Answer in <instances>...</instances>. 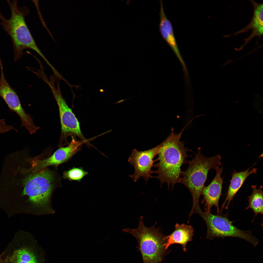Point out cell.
<instances>
[{
  "mask_svg": "<svg viewBox=\"0 0 263 263\" xmlns=\"http://www.w3.org/2000/svg\"><path fill=\"white\" fill-rule=\"evenodd\" d=\"M185 127L179 133L176 134L171 129V133L162 142V145L157 154L156 161H158L154 166L157 169L154 171L158 176L161 185L167 183L168 189L171 185L172 189L178 182L182 172L181 167L187 163V159L191 157L187 153L191 151L184 146L183 142L180 141L181 135Z\"/></svg>",
  "mask_w": 263,
  "mask_h": 263,
  "instance_id": "obj_1",
  "label": "cell"
},
{
  "mask_svg": "<svg viewBox=\"0 0 263 263\" xmlns=\"http://www.w3.org/2000/svg\"><path fill=\"white\" fill-rule=\"evenodd\" d=\"M28 173L23 181L21 193L26 198V211L37 215L53 213L50 200L54 187L53 174L45 168Z\"/></svg>",
  "mask_w": 263,
  "mask_h": 263,
  "instance_id": "obj_2",
  "label": "cell"
},
{
  "mask_svg": "<svg viewBox=\"0 0 263 263\" xmlns=\"http://www.w3.org/2000/svg\"><path fill=\"white\" fill-rule=\"evenodd\" d=\"M11 15L7 19L0 10V25L11 39L14 52V61H16L23 55V50L29 48L34 50L45 60L46 58L34 40L25 21V17L29 13L27 7H18L17 0H7Z\"/></svg>",
  "mask_w": 263,
  "mask_h": 263,
  "instance_id": "obj_3",
  "label": "cell"
},
{
  "mask_svg": "<svg viewBox=\"0 0 263 263\" xmlns=\"http://www.w3.org/2000/svg\"><path fill=\"white\" fill-rule=\"evenodd\" d=\"M195 157L188 161V166L183 171L178 183L184 184L188 189L192 198L193 206L190 213L200 207L199 199L209 170L215 169L221 165V157L219 154L207 158L202 154L201 148H198Z\"/></svg>",
  "mask_w": 263,
  "mask_h": 263,
  "instance_id": "obj_4",
  "label": "cell"
},
{
  "mask_svg": "<svg viewBox=\"0 0 263 263\" xmlns=\"http://www.w3.org/2000/svg\"><path fill=\"white\" fill-rule=\"evenodd\" d=\"M143 218L142 216L140 217L137 228L123 229V231L131 234L137 239L143 263H159L167 252L164 246L165 236L160 232L159 228H155L156 222L152 226L147 227L144 225Z\"/></svg>",
  "mask_w": 263,
  "mask_h": 263,
  "instance_id": "obj_5",
  "label": "cell"
},
{
  "mask_svg": "<svg viewBox=\"0 0 263 263\" xmlns=\"http://www.w3.org/2000/svg\"><path fill=\"white\" fill-rule=\"evenodd\" d=\"M195 213L199 215L206 223L207 239L236 237L247 241L254 247L258 243V239L252 235L251 231L242 230L236 227L232 224L233 221L229 220L227 214H223L220 211L219 213L214 215L211 212L203 211L200 207L195 210Z\"/></svg>",
  "mask_w": 263,
  "mask_h": 263,
  "instance_id": "obj_6",
  "label": "cell"
},
{
  "mask_svg": "<svg viewBox=\"0 0 263 263\" xmlns=\"http://www.w3.org/2000/svg\"><path fill=\"white\" fill-rule=\"evenodd\" d=\"M0 96L10 110L19 116L21 121V127H24L30 134H35L39 127L34 124L31 115L26 113L22 107L17 93L10 87L5 78L2 64H0Z\"/></svg>",
  "mask_w": 263,
  "mask_h": 263,
  "instance_id": "obj_7",
  "label": "cell"
},
{
  "mask_svg": "<svg viewBox=\"0 0 263 263\" xmlns=\"http://www.w3.org/2000/svg\"><path fill=\"white\" fill-rule=\"evenodd\" d=\"M24 236L8 254L9 263H45L41 248L31 235L26 234Z\"/></svg>",
  "mask_w": 263,
  "mask_h": 263,
  "instance_id": "obj_8",
  "label": "cell"
},
{
  "mask_svg": "<svg viewBox=\"0 0 263 263\" xmlns=\"http://www.w3.org/2000/svg\"><path fill=\"white\" fill-rule=\"evenodd\" d=\"M162 142L157 146L151 149L143 151H139L134 149L131 151L128 161L133 166L134 171L129 176L137 181L140 178L143 177L146 183L150 178L154 177L151 174L154 173L151 170L153 163L156 161L154 158L157 155L162 145Z\"/></svg>",
  "mask_w": 263,
  "mask_h": 263,
  "instance_id": "obj_9",
  "label": "cell"
},
{
  "mask_svg": "<svg viewBox=\"0 0 263 263\" xmlns=\"http://www.w3.org/2000/svg\"><path fill=\"white\" fill-rule=\"evenodd\" d=\"M51 90L59 108L61 127L60 142L69 133L76 135L82 140H87L82 133L77 118L63 98L59 87H53Z\"/></svg>",
  "mask_w": 263,
  "mask_h": 263,
  "instance_id": "obj_10",
  "label": "cell"
},
{
  "mask_svg": "<svg viewBox=\"0 0 263 263\" xmlns=\"http://www.w3.org/2000/svg\"><path fill=\"white\" fill-rule=\"evenodd\" d=\"M88 140L79 141L72 139L67 146L62 147L56 150L51 156L43 160L34 158L30 160L31 167L28 170V172L37 171L51 165L57 166L66 162L76 154L80 147Z\"/></svg>",
  "mask_w": 263,
  "mask_h": 263,
  "instance_id": "obj_11",
  "label": "cell"
},
{
  "mask_svg": "<svg viewBox=\"0 0 263 263\" xmlns=\"http://www.w3.org/2000/svg\"><path fill=\"white\" fill-rule=\"evenodd\" d=\"M223 169L222 166L220 168L218 167L215 169L216 174L214 178L210 184L203 188L202 195L204 198L202 203L205 204V212H211L213 206L216 208L217 213H219V199L222 196V191L223 183V178L221 174Z\"/></svg>",
  "mask_w": 263,
  "mask_h": 263,
  "instance_id": "obj_12",
  "label": "cell"
},
{
  "mask_svg": "<svg viewBox=\"0 0 263 263\" xmlns=\"http://www.w3.org/2000/svg\"><path fill=\"white\" fill-rule=\"evenodd\" d=\"M253 5L254 12L252 19L250 22L245 27L234 33L224 36L228 37L232 35L236 36L243 33L247 32L252 30L251 34L246 38L244 39V44L239 49H241L244 46L256 36L258 37V40L262 36L263 30V4L256 3L253 0H250Z\"/></svg>",
  "mask_w": 263,
  "mask_h": 263,
  "instance_id": "obj_13",
  "label": "cell"
},
{
  "mask_svg": "<svg viewBox=\"0 0 263 263\" xmlns=\"http://www.w3.org/2000/svg\"><path fill=\"white\" fill-rule=\"evenodd\" d=\"M256 163L246 170L237 172L235 170L232 173V178L226 194V196L224 202L222 204L221 211L224 207L226 209L228 208L231 202L232 201L235 196L244 184L246 178L250 175L256 173L257 169L253 168L250 171L251 168Z\"/></svg>",
  "mask_w": 263,
  "mask_h": 263,
  "instance_id": "obj_14",
  "label": "cell"
},
{
  "mask_svg": "<svg viewBox=\"0 0 263 263\" xmlns=\"http://www.w3.org/2000/svg\"><path fill=\"white\" fill-rule=\"evenodd\" d=\"M193 233V228L191 225L177 223L175 225L174 231L164 237L166 240L164 244L165 249L167 250L172 244H178L182 246L183 251L186 252V245L188 242L192 240Z\"/></svg>",
  "mask_w": 263,
  "mask_h": 263,
  "instance_id": "obj_15",
  "label": "cell"
},
{
  "mask_svg": "<svg viewBox=\"0 0 263 263\" xmlns=\"http://www.w3.org/2000/svg\"><path fill=\"white\" fill-rule=\"evenodd\" d=\"M160 4L159 28L160 33L163 39L171 47L178 57L181 59L180 55L174 36L172 24L165 14L163 3L161 0H160Z\"/></svg>",
  "mask_w": 263,
  "mask_h": 263,
  "instance_id": "obj_16",
  "label": "cell"
},
{
  "mask_svg": "<svg viewBox=\"0 0 263 263\" xmlns=\"http://www.w3.org/2000/svg\"><path fill=\"white\" fill-rule=\"evenodd\" d=\"M257 185H253L251 186L252 189L251 194L248 196L249 203L248 206L245 210L251 208L254 213L255 217L258 214H263V187L261 186L258 188Z\"/></svg>",
  "mask_w": 263,
  "mask_h": 263,
  "instance_id": "obj_17",
  "label": "cell"
},
{
  "mask_svg": "<svg viewBox=\"0 0 263 263\" xmlns=\"http://www.w3.org/2000/svg\"><path fill=\"white\" fill-rule=\"evenodd\" d=\"M88 174V172L84 170L82 168L74 167L64 172L63 177L71 181L75 180L80 182Z\"/></svg>",
  "mask_w": 263,
  "mask_h": 263,
  "instance_id": "obj_18",
  "label": "cell"
},
{
  "mask_svg": "<svg viewBox=\"0 0 263 263\" xmlns=\"http://www.w3.org/2000/svg\"><path fill=\"white\" fill-rule=\"evenodd\" d=\"M0 263H9L8 256H6L4 260L1 256H0Z\"/></svg>",
  "mask_w": 263,
  "mask_h": 263,
  "instance_id": "obj_19",
  "label": "cell"
}]
</instances>
